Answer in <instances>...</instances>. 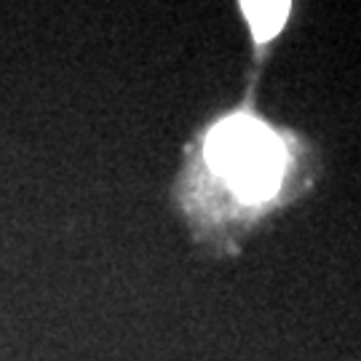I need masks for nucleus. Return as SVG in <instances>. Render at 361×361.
<instances>
[{"instance_id":"nucleus-1","label":"nucleus","mask_w":361,"mask_h":361,"mask_svg":"<svg viewBox=\"0 0 361 361\" xmlns=\"http://www.w3.org/2000/svg\"><path fill=\"white\" fill-rule=\"evenodd\" d=\"M212 169L222 174L246 201H265L284 177V145L255 118H228L207 142Z\"/></svg>"},{"instance_id":"nucleus-2","label":"nucleus","mask_w":361,"mask_h":361,"mask_svg":"<svg viewBox=\"0 0 361 361\" xmlns=\"http://www.w3.org/2000/svg\"><path fill=\"white\" fill-rule=\"evenodd\" d=\"M244 16L249 19V27L257 40L273 38L281 27H284L286 16H289V3H241Z\"/></svg>"}]
</instances>
